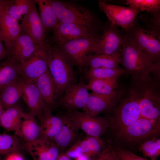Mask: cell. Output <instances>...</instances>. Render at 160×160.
<instances>
[{
  "label": "cell",
  "mask_w": 160,
  "mask_h": 160,
  "mask_svg": "<svg viewBox=\"0 0 160 160\" xmlns=\"http://www.w3.org/2000/svg\"><path fill=\"white\" fill-rule=\"evenodd\" d=\"M1 159H2V158H1V156H0V160H1Z\"/></svg>",
  "instance_id": "cell-48"
},
{
  "label": "cell",
  "mask_w": 160,
  "mask_h": 160,
  "mask_svg": "<svg viewBox=\"0 0 160 160\" xmlns=\"http://www.w3.org/2000/svg\"><path fill=\"white\" fill-rule=\"evenodd\" d=\"M141 117L137 100L132 91L130 96L123 101L118 109L114 118L119 130L133 124Z\"/></svg>",
  "instance_id": "cell-14"
},
{
  "label": "cell",
  "mask_w": 160,
  "mask_h": 160,
  "mask_svg": "<svg viewBox=\"0 0 160 160\" xmlns=\"http://www.w3.org/2000/svg\"><path fill=\"white\" fill-rule=\"evenodd\" d=\"M119 64L123 66L125 73L140 83L151 81V75L156 65L127 40L122 45Z\"/></svg>",
  "instance_id": "cell-2"
},
{
  "label": "cell",
  "mask_w": 160,
  "mask_h": 160,
  "mask_svg": "<svg viewBox=\"0 0 160 160\" xmlns=\"http://www.w3.org/2000/svg\"><path fill=\"white\" fill-rule=\"evenodd\" d=\"M41 131V137L52 139L60 131L63 123L62 116L53 115L51 109L47 107L39 120Z\"/></svg>",
  "instance_id": "cell-24"
},
{
  "label": "cell",
  "mask_w": 160,
  "mask_h": 160,
  "mask_svg": "<svg viewBox=\"0 0 160 160\" xmlns=\"http://www.w3.org/2000/svg\"><path fill=\"white\" fill-rule=\"evenodd\" d=\"M25 147L33 160H56L60 154L59 148L53 141L42 137L25 143Z\"/></svg>",
  "instance_id": "cell-17"
},
{
  "label": "cell",
  "mask_w": 160,
  "mask_h": 160,
  "mask_svg": "<svg viewBox=\"0 0 160 160\" xmlns=\"http://www.w3.org/2000/svg\"><path fill=\"white\" fill-rule=\"evenodd\" d=\"M126 4L139 12H151L160 9L159 0H127Z\"/></svg>",
  "instance_id": "cell-37"
},
{
  "label": "cell",
  "mask_w": 160,
  "mask_h": 160,
  "mask_svg": "<svg viewBox=\"0 0 160 160\" xmlns=\"http://www.w3.org/2000/svg\"><path fill=\"white\" fill-rule=\"evenodd\" d=\"M98 4L111 24L119 26L125 31L132 26L139 12L136 9L108 4L104 1H99Z\"/></svg>",
  "instance_id": "cell-9"
},
{
  "label": "cell",
  "mask_w": 160,
  "mask_h": 160,
  "mask_svg": "<svg viewBox=\"0 0 160 160\" xmlns=\"http://www.w3.org/2000/svg\"><path fill=\"white\" fill-rule=\"evenodd\" d=\"M7 11L3 14L0 21V38L5 46L14 41L21 32L18 20Z\"/></svg>",
  "instance_id": "cell-25"
},
{
  "label": "cell",
  "mask_w": 160,
  "mask_h": 160,
  "mask_svg": "<svg viewBox=\"0 0 160 160\" xmlns=\"http://www.w3.org/2000/svg\"><path fill=\"white\" fill-rule=\"evenodd\" d=\"M63 123L57 134L51 140L59 149L68 148L77 140L79 129L67 115L62 116Z\"/></svg>",
  "instance_id": "cell-20"
},
{
  "label": "cell",
  "mask_w": 160,
  "mask_h": 160,
  "mask_svg": "<svg viewBox=\"0 0 160 160\" xmlns=\"http://www.w3.org/2000/svg\"><path fill=\"white\" fill-rule=\"evenodd\" d=\"M20 64L10 55L0 62V89L18 77Z\"/></svg>",
  "instance_id": "cell-28"
},
{
  "label": "cell",
  "mask_w": 160,
  "mask_h": 160,
  "mask_svg": "<svg viewBox=\"0 0 160 160\" xmlns=\"http://www.w3.org/2000/svg\"><path fill=\"white\" fill-rule=\"evenodd\" d=\"M117 78L93 79L89 81L86 87L93 92L104 95H113L118 92L116 90L118 84Z\"/></svg>",
  "instance_id": "cell-30"
},
{
  "label": "cell",
  "mask_w": 160,
  "mask_h": 160,
  "mask_svg": "<svg viewBox=\"0 0 160 160\" xmlns=\"http://www.w3.org/2000/svg\"><path fill=\"white\" fill-rule=\"evenodd\" d=\"M39 7L40 17L46 33L53 29L60 22L48 0H34Z\"/></svg>",
  "instance_id": "cell-29"
},
{
  "label": "cell",
  "mask_w": 160,
  "mask_h": 160,
  "mask_svg": "<svg viewBox=\"0 0 160 160\" xmlns=\"http://www.w3.org/2000/svg\"><path fill=\"white\" fill-rule=\"evenodd\" d=\"M4 110L2 106L0 101V117L4 111Z\"/></svg>",
  "instance_id": "cell-46"
},
{
  "label": "cell",
  "mask_w": 160,
  "mask_h": 160,
  "mask_svg": "<svg viewBox=\"0 0 160 160\" xmlns=\"http://www.w3.org/2000/svg\"><path fill=\"white\" fill-rule=\"evenodd\" d=\"M75 160H90V158L88 156L82 154L80 156L75 159Z\"/></svg>",
  "instance_id": "cell-45"
},
{
  "label": "cell",
  "mask_w": 160,
  "mask_h": 160,
  "mask_svg": "<svg viewBox=\"0 0 160 160\" xmlns=\"http://www.w3.org/2000/svg\"><path fill=\"white\" fill-rule=\"evenodd\" d=\"M33 81L46 105L51 109L54 107L56 103L55 98L56 87L48 69Z\"/></svg>",
  "instance_id": "cell-22"
},
{
  "label": "cell",
  "mask_w": 160,
  "mask_h": 160,
  "mask_svg": "<svg viewBox=\"0 0 160 160\" xmlns=\"http://www.w3.org/2000/svg\"><path fill=\"white\" fill-rule=\"evenodd\" d=\"M80 146L82 154L90 158L101 151L103 143L99 137L88 136L80 139Z\"/></svg>",
  "instance_id": "cell-33"
},
{
  "label": "cell",
  "mask_w": 160,
  "mask_h": 160,
  "mask_svg": "<svg viewBox=\"0 0 160 160\" xmlns=\"http://www.w3.org/2000/svg\"><path fill=\"white\" fill-rule=\"evenodd\" d=\"M116 25H109L92 47L90 52L104 55H112L121 52L122 45L127 40L124 32Z\"/></svg>",
  "instance_id": "cell-5"
},
{
  "label": "cell",
  "mask_w": 160,
  "mask_h": 160,
  "mask_svg": "<svg viewBox=\"0 0 160 160\" xmlns=\"http://www.w3.org/2000/svg\"><path fill=\"white\" fill-rule=\"evenodd\" d=\"M34 0L20 25L21 31L27 34L38 44L45 46L47 42L46 35Z\"/></svg>",
  "instance_id": "cell-13"
},
{
  "label": "cell",
  "mask_w": 160,
  "mask_h": 160,
  "mask_svg": "<svg viewBox=\"0 0 160 160\" xmlns=\"http://www.w3.org/2000/svg\"><path fill=\"white\" fill-rule=\"evenodd\" d=\"M4 160H25V159L18 152H15L6 155Z\"/></svg>",
  "instance_id": "cell-42"
},
{
  "label": "cell",
  "mask_w": 160,
  "mask_h": 160,
  "mask_svg": "<svg viewBox=\"0 0 160 160\" xmlns=\"http://www.w3.org/2000/svg\"><path fill=\"white\" fill-rule=\"evenodd\" d=\"M48 69L45 45L41 46L30 58L20 64L19 76L25 80L33 81Z\"/></svg>",
  "instance_id": "cell-10"
},
{
  "label": "cell",
  "mask_w": 160,
  "mask_h": 160,
  "mask_svg": "<svg viewBox=\"0 0 160 160\" xmlns=\"http://www.w3.org/2000/svg\"><path fill=\"white\" fill-rule=\"evenodd\" d=\"M25 80L18 76L0 89V101L4 110L15 105L22 97Z\"/></svg>",
  "instance_id": "cell-21"
},
{
  "label": "cell",
  "mask_w": 160,
  "mask_h": 160,
  "mask_svg": "<svg viewBox=\"0 0 160 160\" xmlns=\"http://www.w3.org/2000/svg\"><path fill=\"white\" fill-rule=\"evenodd\" d=\"M28 115L15 105L4 111L0 117V126L8 131L15 132L17 136L22 119Z\"/></svg>",
  "instance_id": "cell-23"
},
{
  "label": "cell",
  "mask_w": 160,
  "mask_h": 160,
  "mask_svg": "<svg viewBox=\"0 0 160 160\" xmlns=\"http://www.w3.org/2000/svg\"><path fill=\"white\" fill-rule=\"evenodd\" d=\"M13 0H0V21L3 14L7 11Z\"/></svg>",
  "instance_id": "cell-41"
},
{
  "label": "cell",
  "mask_w": 160,
  "mask_h": 160,
  "mask_svg": "<svg viewBox=\"0 0 160 160\" xmlns=\"http://www.w3.org/2000/svg\"><path fill=\"white\" fill-rule=\"evenodd\" d=\"M139 149L145 157L156 160L160 155V139L153 137L148 139L140 145Z\"/></svg>",
  "instance_id": "cell-35"
},
{
  "label": "cell",
  "mask_w": 160,
  "mask_h": 160,
  "mask_svg": "<svg viewBox=\"0 0 160 160\" xmlns=\"http://www.w3.org/2000/svg\"><path fill=\"white\" fill-rule=\"evenodd\" d=\"M41 45L30 36L22 32L13 42L5 46L9 55L20 64L30 58Z\"/></svg>",
  "instance_id": "cell-15"
},
{
  "label": "cell",
  "mask_w": 160,
  "mask_h": 160,
  "mask_svg": "<svg viewBox=\"0 0 160 160\" xmlns=\"http://www.w3.org/2000/svg\"><path fill=\"white\" fill-rule=\"evenodd\" d=\"M70 159H76L82 154L80 146V139H77L64 153Z\"/></svg>",
  "instance_id": "cell-39"
},
{
  "label": "cell",
  "mask_w": 160,
  "mask_h": 160,
  "mask_svg": "<svg viewBox=\"0 0 160 160\" xmlns=\"http://www.w3.org/2000/svg\"><path fill=\"white\" fill-rule=\"evenodd\" d=\"M89 28L77 24L59 22L53 30L52 40L57 45L92 34Z\"/></svg>",
  "instance_id": "cell-16"
},
{
  "label": "cell",
  "mask_w": 160,
  "mask_h": 160,
  "mask_svg": "<svg viewBox=\"0 0 160 160\" xmlns=\"http://www.w3.org/2000/svg\"><path fill=\"white\" fill-rule=\"evenodd\" d=\"M115 151L120 160H152L138 156L126 150L118 149Z\"/></svg>",
  "instance_id": "cell-38"
},
{
  "label": "cell",
  "mask_w": 160,
  "mask_h": 160,
  "mask_svg": "<svg viewBox=\"0 0 160 160\" xmlns=\"http://www.w3.org/2000/svg\"><path fill=\"white\" fill-rule=\"evenodd\" d=\"M22 97L29 109V113L39 120L47 106L33 81L25 80Z\"/></svg>",
  "instance_id": "cell-18"
},
{
  "label": "cell",
  "mask_w": 160,
  "mask_h": 160,
  "mask_svg": "<svg viewBox=\"0 0 160 160\" xmlns=\"http://www.w3.org/2000/svg\"><path fill=\"white\" fill-rule=\"evenodd\" d=\"M59 22L73 23L90 29L94 22L92 14L76 4L56 0H48Z\"/></svg>",
  "instance_id": "cell-3"
},
{
  "label": "cell",
  "mask_w": 160,
  "mask_h": 160,
  "mask_svg": "<svg viewBox=\"0 0 160 160\" xmlns=\"http://www.w3.org/2000/svg\"><path fill=\"white\" fill-rule=\"evenodd\" d=\"M100 160H120L116 151H114L105 150L101 153Z\"/></svg>",
  "instance_id": "cell-40"
},
{
  "label": "cell",
  "mask_w": 160,
  "mask_h": 160,
  "mask_svg": "<svg viewBox=\"0 0 160 160\" xmlns=\"http://www.w3.org/2000/svg\"><path fill=\"white\" fill-rule=\"evenodd\" d=\"M160 9L146 12L140 15L139 18L145 26L144 30L160 39Z\"/></svg>",
  "instance_id": "cell-31"
},
{
  "label": "cell",
  "mask_w": 160,
  "mask_h": 160,
  "mask_svg": "<svg viewBox=\"0 0 160 160\" xmlns=\"http://www.w3.org/2000/svg\"><path fill=\"white\" fill-rule=\"evenodd\" d=\"M86 84L81 81L67 87L59 98V103L71 112L84 109L89 96Z\"/></svg>",
  "instance_id": "cell-12"
},
{
  "label": "cell",
  "mask_w": 160,
  "mask_h": 160,
  "mask_svg": "<svg viewBox=\"0 0 160 160\" xmlns=\"http://www.w3.org/2000/svg\"><path fill=\"white\" fill-rule=\"evenodd\" d=\"M66 115L79 129H81L88 136L100 137L109 126L105 119L91 116L84 112L75 110L68 112Z\"/></svg>",
  "instance_id": "cell-8"
},
{
  "label": "cell",
  "mask_w": 160,
  "mask_h": 160,
  "mask_svg": "<svg viewBox=\"0 0 160 160\" xmlns=\"http://www.w3.org/2000/svg\"><path fill=\"white\" fill-rule=\"evenodd\" d=\"M123 68H89L86 72V76L89 81L93 79L117 78L124 73Z\"/></svg>",
  "instance_id": "cell-32"
},
{
  "label": "cell",
  "mask_w": 160,
  "mask_h": 160,
  "mask_svg": "<svg viewBox=\"0 0 160 160\" xmlns=\"http://www.w3.org/2000/svg\"><path fill=\"white\" fill-rule=\"evenodd\" d=\"M36 118L29 112L21 121L17 136L23 139L25 143L32 142L41 137L40 125Z\"/></svg>",
  "instance_id": "cell-26"
},
{
  "label": "cell",
  "mask_w": 160,
  "mask_h": 160,
  "mask_svg": "<svg viewBox=\"0 0 160 160\" xmlns=\"http://www.w3.org/2000/svg\"><path fill=\"white\" fill-rule=\"evenodd\" d=\"M160 130V121L141 117L133 124L119 130L117 135L127 141L138 142L154 137Z\"/></svg>",
  "instance_id": "cell-6"
},
{
  "label": "cell",
  "mask_w": 160,
  "mask_h": 160,
  "mask_svg": "<svg viewBox=\"0 0 160 160\" xmlns=\"http://www.w3.org/2000/svg\"><path fill=\"white\" fill-rule=\"evenodd\" d=\"M101 155H100L99 157L98 158L94 160H100L101 158Z\"/></svg>",
  "instance_id": "cell-47"
},
{
  "label": "cell",
  "mask_w": 160,
  "mask_h": 160,
  "mask_svg": "<svg viewBox=\"0 0 160 160\" xmlns=\"http://www.w3.org/2000/svg\"><path fill=\"white\" fill-rule=\"evenodd\" d=\"M33 1L32 0H15L9 7L7 12L17 20H22V15L28 11Z\"/></svg>",
  "instance_id": "cell-36"
},
{
  "label": "cell",
  "mask_w": 160,
  "mask_h": 160,
  "mask_svg": "<svg viewBox=\"0 0 160 160\" xmlns=\"http://www.w3.org/2000/svg\"><path fill=\"white\" fill-rule=\"evenodd\" d=\"M56 160H71L64 153L59 154Z\"/></svg>",
  "instance_id": "cell-44"
},
{
  "label": "cell",
  "mask_w": 160,
  "mask_h": 160,
  "mask_svg": "<svg viewBox=\"0 0 160 160\" xmlns=\"http://www.w3.org/2000/svg\"><path fill=\"white\" fill-rule=\"evenodd\" d=\"M22 147L20 140L16 135L0 134V156L18 152Z\"/></svg>",
  "instance_id": "cell-34"
},
{
  "label": "cell",
  "mask_w": 160,
  "mask_h": 160,
  "mask_svg": "<svg viewBox=\"0 0 160 160\" xmlns=\"http://www.w3.org/2000/svg\"><path fill=\"white\" fill-rule=\"evenodd\" d=\"M118 93L113 95H104L92 92L89 93L84 112L90 116H97L100 113L111 109L116 103Z\"/></svg>",
  "instance_id": "cell-19"
},
{
  "label": "cell",
  "mask_w": 160,
  "mask_h": 160,
  "mask_svg": "<svg viewBox=\"0 0 160 160\" xmlns=\"http://www.w3.org/2000/svg\"><path fill=\"white\" fill-rule=\"evenodd\" d=\"M3 41L0 38V62L6 58L9 54L3 44Z\"/></svg>",
  "instance_id": "cell-43"
},
{
  "label": "cell",
  "mask_w": 160,
  "mask_h": 160,
  "mask_svg": "<svg viewBox=\"0 0 160 160\" xmlns=\"http://www.w3.org/2000/svg\"><path fill=\"white\" fill-rule=\"evenodd\" d=\"M121 52L111 55H104L94 54L88 55L85 57L84 67L89 66V68H116L119 66Z\"/></svg>",
  "instance_id": "cell-27"
},
{
  "label": "cell",
  "mask_w": 160,
  "mask_h": 160,
  "mask_svg": "<svg viewBox=\"0 0 160 160\" xmlns=\"http://www.w3.org/2000/svg\"><path fill=\"white\" fill-rule=\"evenodd\" d=\"M125 31L127 40L146 55L153 63L160 62L159 40L143 29L136 19L132 26Z\"/></svg>",
  "instance_id": "cell-4"
},
{
  "label": "cell",
  "mask_w": 160,
  "mask_h": 160,
  "mask_svg": "<svg viewBox=\"0 0 160 160\" xmlns=\"http://www.w3.org/2000/svg\"><path fill=\"white\" fill-rule=\"evenodd\" d=\"M99 37L98 36L92 35L87 38L77 39L56 45L81 71L84 68L85 57Z\"/></svg>",
  "instance_id": "cell-7"
},
{
  "label": "cell",
  "mask_w": 160,
  "mask_h": 160,
  "mask_svg": "<svg viewBox=\"0 0 160 160\" xmlns=\"http://www.w3.org/2000/svg\"><path fill=\"white\" fill-rule=\"evenodd\" d=\"M145 85L141 94L132 90L138 101L141 117L160 121V97L159 92L150 86Z\"/></svg>",
  "instance_id": "cell-11"
},
{
  "label": "cell",
  "mask_w": 160,
  "mask_h": 160,
  "mask_svg": "<svg viewBox=\"0 0 160 160\" xmlns=\"http://www.w3.org/2000/svg\"><path fill=\"white\" fill-rule=\"evenodd\" d=\"M45 47L48 69L55 85L56 101L67 87L76 83L74 65L55 44L47 41Z\"/></svg>",
  "instance_id": "cell-1"
}]
</instances>
